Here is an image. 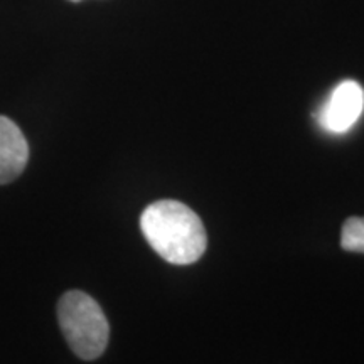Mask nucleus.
I'll use <instances>...</instances> for the list:
<instances>
[{
    "label": "nucleus",
    "instance_id": "3",
    "mask_svg": "<svg viewBox=\"0 0 364 364\" xmlns=\"http://www.w3.org/2000/svg\"><path fill=\"white\" fill-rule=\"evenodd\" d=\"M364 110V90L356 81L346 80L332 90L317 113L318 125L331 134H346Z\"/></svg>",
    "mask_w": 364,
    "mask_h": 364
},
{
    "label": "nucleus",
    "instance_id": "4",
    "mask_svg": "<svg viewBox=\"0 0 364 364\" xmlns=\"http://www.w3.org/2000/svg\"><path fill=\"white\" fill-rule=\"evenodd\" d=\"M29 162V144L19 125L0 115V184L16 181Z\"/></svg>",
    "mask_w": 364,
    "mask_h": 364
},
{
    "label": "nucleus",
    "instance_id": "6",
    "mask_svg": "<svg viewBox=\"0 0 364 364\" xmlns=\"http://www.w3.org/2000/svg\"><path fill=\"white\" fill-rule=\"evenodd\" d=\"M70 2H81V0H70Z\"/></svg>",
    "mask_w": 364,
    "mask_h": 364
},
{
    "label": "nucleus",
    "instance_id": "5",
    "mask_svg": "<svg viewBox=\"0 0 364 364\" xmlns=\"http://www.w3.org/2000/svg\"><path fill=\"white\" fill-rule=\"evenodd\" d=\"M341 245L348 252L364 253V218H349L344 223Z\"/></svg>",
    "mask_w": 364,
    "mask_h": 364
},
{
    "label": "nucleus",
    "instance_id": "2",
    "mask_svg": "<svg viewBox=\"0 0 364 364\" xmlns=\"http://www.w3.org/2000/svg\"><path fill=\"white\" fill-rule=\"evenodd\" d=\"M58 321L68 346L76 356L93 361L102 356L110 326L98 302L81 290H70L58 302Z\"/></svg>",
    "mask_w": 364,
    "mask_h": 364
},
{
    "label": "nucleus",
    "instance_id": "1",
    "mask_svg": "<svg viewBox=\"0 0 364 364\" xmlns=\"http://www.w3.org/2000/svg\"><path fill=\"white\" fill-rule=\"evenodd\" d=\"M145 240L166 262L189 265L201 258L208 245L203 221L179 201L164 199L149 204L140 216Z\"/></svg>",
    "mask_w": 364,
    "mask_h": 364
}]
</instances>
